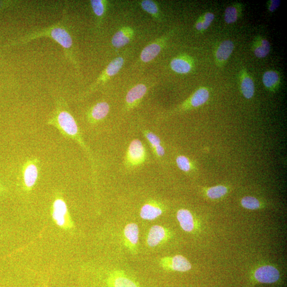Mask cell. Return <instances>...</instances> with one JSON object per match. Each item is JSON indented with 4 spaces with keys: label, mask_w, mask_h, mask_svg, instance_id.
Masks as SVG:
<instances>
[{
    "label": "cell",
    "mask_w": 287,
    "mask_h": 287,
    "mask_svg": "<svg viewBox=\"0 0 287 287\" xmlns=\"http://www.w3.org/2000/svg\"><path fill=\"white\" fill-rule=\"evenodd\" d=\"M49 38L58 43L64 50L66 58L79 70V66L74 52L73 40L67 27L61 23L52 25L47 28L27 34L14 41L11 46L24 45L41 38Z\"/></svg>",
    "instance_id": "1"
},
{
    "label": "cell",
    "mask_w": 287,
    "mask_h": 287,
    "mask_svg": "<svg viewBox=\"0 0 287 287\" xmlns=\"http://www.w3.org/2000/svg\"><path fill=\"white\" fill-rule=\"evenodd\" d=\"M48 123L55 125L62 132L76 140L79 145L86 150L81 137L80 136L78 125L73 116L67 110V105L62 102H58L56 110Z\"/></svg>",
    "instance_id": "2"
},
{
    "label": "cell",
    "mask_w": 287,
    "mask_h": 287,
    "mask_svg": "<svg viewBox=\"0 0 287 287\" xmlns=\"http://www.w3.org/2000/svg\"><path fill=\"white\" fill-rule=\"evenodd\" d=\"M210 97V91L209 89L206 87H200L196 89L195 92L181 105L178 106L173 110L168 112V115L183 113L198 108V107L207 103Z\"/></svg>",
    "instance_id": "3"
},
{
    "label": "cell",
    "mask_w": 287,
    "mask_h": 287,
    "mask_svg": "<svg viewBox=\"0 0 287 287\" xmlns=\"http://www.w3.org/2000/svg\"><path fill=\"white\" fill-rule=\"evenodd\" d=\"M175 32V30H172L148 45L140 53V61L143 64H147L154 60L165 48Z\"/></svg>",
    "instance_id": "4"
},
{
    "label": "cell",
    "mask_w": 287,
    "mask_h": 287,
    "mask_svg": "<svg viewBox=\"0 0 287 287\" xmlns=\"http://www.w3.org/2000/svg\"><path fill=\"white\" fill-rule=\"evenodd\" d=\"M147 159V150L142 142L138 139L132 140L125 156V165L129 168L136 167L145 163Z\"/></svg>",
    "instance_id": "5"
},
{
    "label": "cell",
    "mask_w": 287,
    "mask_h": 287,
    "mask_svg": "<svg viewBox=\"0 0 287 287\" xmlns=\"http://www.w3.org/2000/svg\"><path fill=\"white\" fill-rule=\"evenodd\" d=\"M124 64L123 57H118L113 59L106 67L101 74L98 77L85 93V96L92 93L99 86L105 83L111 77L117 74Z\"/></svg>",
    "instance_id": "6"
},
{
    "label": "cell",
    "mask_w": 287,
    "mask_h": 287,
    "mask_svg": "<svg viewBox=\"0 0 287 287\" xmlns=\"http://www.w3.org/2000/svg\"><path fill=\"white\" fill-rule=\"evenodd\" d=\"M52 218L57 225L63 229H70L73 226L67 205L65 201L61 198H57L54 201Z\"/></svg>",
    "instance_id": "7"
},
{
    "label": "cell",
    "mask_w": 287,
    "mask_h": 287,
    "mask_svg": "<svg viewBox=\"0 0 287 287\" xmlns=\"http://www.w3.org/2000/svg\"><path fill=\"white\" fill-rule=\"evenodd\" d=\"M170 68L175 73L185 75L192 73L195 68L194 59L186 54L179 55L170 62Z\"/></svg>",
    "instance_id": "8"
},
{
    "label": "cell",
    "mask_w": 287,
    "mask_h": 287,
    "mask_svg": "<svg viewBox=\"0 0 287 287\" xmlns=\"http://www.w3.org/2000/svg\"><path fill=\"white\" fill-rule=\"evenodd\" d=\"M148 91V86L139 84L133 86L127 93L125 98L124 110L129 111L135 107L145 96Z\"/></svg>",
    "instance_id": "9"
},
{
    "label": "cell",
    "mask_w": 287,
    "mask_h": 287,
    "mask_svg": "<svg viewBox=\"0 0 287 287\" xmlns=\"http://www.w3.org/2000/svg\"><path fill=\"white\" fill-rule=\"evenodd\" d=\"M234 49L235 44L230 40L220 43L214 55L215 64L218 67H223L226 64Z\"/></svg>",
    "instance_id": "10"
},
{
    "label": "cell",
    "mask_w": 287,
    "mask_h": 287,
    "mask_svg": "<svg viewBox=\"0 0 287 287\" xmlns=\"http://www.w3.org/2000/svg\"><path fill=\"white\" fill-rule=\"evenodd\" d=\"M255 279L259 282L272 283L280 278V273L277 269L271 265H265L257 269L255 274Z\"/></svg>",
    "instance_id": "11"
},
{
    "label": "cell",
    "mask_w": 287,
    "mask_h": 287,
    "mask_svg": "<svg viewBox=\"0 0 287 287\" xmlns=\"http://www.w3.org/2000/svg\"><path fill=\"white\" fill-rule=\"evenodd\" d=\"M239 79L242 95L247 100L252 99L255 94V84L246 69L243 68L240 71Z\"/></svg>",
    "instance_id": "12"
},
{
    "label": "cell",
    "mask_w": 287,
    "mask_h": 287,
    "mask_svg": "<svg viewBox=\"0 0 287 287\" xmlns=\"http://www.w3.org/2000/svg\"><path fill=\"white\" fill-rule=\"evenodd\" d=\"M163 266L169 267L178 272H186L191 270L192 265L187 259L182 255H176L173 258H164L161 260Z\"/></svg>",
    "instance_id": "13"
},
{
    "label": "cell",
    "mask_w": 287,
    "mask_h": 287,
    "mask_svg": "<svg viewBox=\"0 0 287 287\" xmlns=\"http://www.w3.org/2000/svg\"><path fill=\"white\" fill-rule=\"evenodd\" d=\"M134 34V31L130 27H123L113 36L111 40L112 46L116 49H120L126 46L133 39Z\"/></svg>",
    "instance_id": "14"
},
{
    "label": "cell",
    "mask_w": 287,
    "mask_h": 287,
    "mask_svg": "<svg viewBox=\"0 0 287 287\" xmlns=\"http://www.w3.org/2000/svg\"><path fill=\"white\" fill-rule=\"evenodd\" d=\"M110 110L109 103L106 102H98L89 110L87 114L88 119L91 123L100 122L106 117Z\"/></svg>",
    "instance_id": "15"
},
{
    "label": "cell",
    "mask_w": 287,
    "mask_h": 287,
    "mask_svg": "<svg viewBox=\"0 0 287 287\" xmlns=\"http://www.w3.org/2000/svg\"><path fill=\"white\" fill-rule=\"evenodd\" d=\"M39 177L38 167L35 163L30 161L24 168L23 181L27 190H31L38 181Z\"/></svg>",
    "instance_id": "16"
},
{
    "label": "cell",
    "mask_w": 287,
    "mask_h": 287,
    "mask_svg": "<svg viewBox=\"0 0 287 287\" xmlns=\"http://www.w3.org/2000/svg\"><path fill=\"white\" fill-rule=\"evenodd\" d=\"M252 50L256 58L258 59L265 58L270 52L271 45L267 40L261 36L257 35L253 40Z\"/></svg>",
    "instance_id": "17"
},
{
    "label": "cell",
    "mask_w": 287,
    "mask_h": 287,
    "mask_svg": "<svg viewBox=\"0 0 287 287\" xmlns=\"http://www.w3.org/2000/svg\"><path fill=\"white\" fill-rule=\"evenodd\" d=\"M262 82L267 91L275 93L280 86L281 82L280 74L275 70H267L263 75Z\"/></svg>",
    "instance_id": "18"
},
{
    "label": "cell",
    "mask_w": 287,
    "mask_h": 287,
    "mask_svg": "<svg viewBox=\"0 0 287 287\" xmlns=\"http://www.w3.org/2000/svg\"><path fill=\"white\" fill-rule=\"evenodd\" d=\"M163 209L157 202H151L142 206L140 217L145 220H153L163 213Z\"/></svg>",
    "instance_id": "19"
},
{
    "label": "cell",
    "mask_w": 287,
    "mask_h": 287,
    "mask_svg": "<svg viewBox=\"0 0 287 287\" xmlns=\"http://www.w3.org/2000/svg\"><path fill=\"white\" fill-rule=\"evenodd\" d=\"M166 237L167 232L164 227L158 225L154 226L150 229L147 238V243L150 247H156L163 241Z\"/></svg>",
    "instance_id": "20"
},
{
    "label": "cell",
    "mask_w": 287,
    "mask_h": 287,
    "mask_svg": "<svg viewBox=\"0 0 287 287\" xmlns=\"http://www.w3.org/2000/svg\"><path fill=\"white\" fill-rule=\"evenodd\" d=\"M124 235L127 246L131 249H135L139 239V229L136 224L131 223L125 226Z\"/></svg>",
    "instance_id": "21"
},
{
    "label": "cell",
    "mask_w": 287,
    "mask_h": 287,
    "mask_svg": "<svg viewBox=\"0 0 287 287\" xmlns=\"http://www.w3.org/2000/svg\"><path fill=\"white\" fill-rule=\"evenodd\" d=\"M243 5L239 3L228 6L224 14L225 22L227 24L235 23L243 14Z\"/></svg>",
    "instance_id": "22"
},
{
    "label": "cell",
    "mask_w": 287,
    "mask_h": 287,
    "mask_svg": "<svg viewBox=\"0 0 287 287\" xmlns=\"http://www.w3.org/2000/svg\"><path fill=\"white\" fill-rule=\"evenodd\" d=\"M177 218L184 231L191 232L194 229V218L190 211L186 209L179 210L177 214Z\"/></svg>",
    "instance_id": "23"
},
{
    "label": "cell",
    "mask_w": 287,
    "mask_h": 287,
    "mask_svg": "<svg viewBox=\"0 0 287 287\" xmlns=\"http://www.w3.org/2000/svg\"><path fill=\"white\" fill-rule=\"evenodd\" d=\"M107 4H108L107 2L105 0H91L90 1V4L98 26L101 25L105 15Z\"/></svg>",
    "instance_id": "24"
},
{
    "label": "cell",
    "mask_w": 287,
    "mask_h": 287,
    "mask_svg": "<svg viewBox=\"0 0 287 287\" xmlns=\"http://www.w3.org/2000/svg\"><path fill=\"white\" fill-rule=\"evenodd\" d=\"M176 162L178 168L185 173L191 174L196 170V167L192 161L185 156H178Z\"/></svg>",
    "instance_id": "25"
},
{
    "label": "cell",
    "mask_w": 287,
    "mask_h": 287,
    "mask_svg": "<svg viewBox=\"0 0 287 287\" xmlns=\"http://www.w3.org/2000/svg\"><path fill=\"white\" fill-rule=\"evenodd\" d=\"M206 196L212 200H218L226 196L228 192V188L225 185H218L206 188Z\"/></svg>",
    "instance_id": "26"
},
{
    "label": "cell",
    "mask_w": 287,
    "mask_h": 287,
    "mask_svg": "<svg viewBox=\"0 0 287 287\" xmlns=\"http://www.w3.org/2000/svg\"><path fill=\"white\" fill-rule=\"evenodd\" d=\"M140 5L144 11L151 15L156 20H160L159 8L156 2L151 1V0H144L141 2Z\"/></svg>",
    "instance_id": "27"
},
{
    "label": "cell",
    "mask_w": 287,
    "mask_h": 287,
    "mask_svg": "<svg viewBox=\"0 0 287 287\" xmlns=\"http://www.w3.org/2000/svg\"><path fill=\"white\" fill-rule=\"evenodd\" d=\"M242 206L246 209L254 210L261 207V203L255 197L245 196L241 200Z\"/></svg>",
    "instance_id": "28"
},
{
    "label": "cell",
    "mask_w": 287,
    "mask_h": 287,
    "mask_svg": "<svg viewBox=\"0 0 287 287\" xmlns=\"http://www.w3.org/2000/svg\"><path fill=\"white\" fill-rule=\"evenodd\" d=\"M143 134L150 143L152 150L161 145L162 142L161 139L154 132L145 130L143 131Z\"/></svg>",
    "instance_id": "29"
},
{
    "label": "cell",
    "mask_w": 287,
    "mask_h": 287,
    "mask_svg": "<svg viewBox=\"0 0 287 287\" xmlns=\"http://www.w3.org/2000/svg\"><path fill=\"white\" fill-rule=\"evenodd\" d=\"M113 284L114 287H138L128 278L123 276L115 277L113 281Z\"/></svg>",
    "instance_id": "30"
},
{
    "label": "cell",
    "mask_w": 287,
    "mask_h": 287,
    "mask_svg": "<svg viewBox=\"0 0 287 287\" xmlns=\"http://www.w3.org/2000/svg\"><path fill=\"white\" fill-rule=\"evenodd\" d=\"M203 26V32L207 30L215 19V15L211 12H206L201 15Z\"/></svg>",
    "instance_id": "31"
},
{
    "label": "cell",
    "mask_w": 287,
    "mask_h": 287,
    "mask_svg": "<svg viewBox=\"0 0 287 287\" xmlns=\"http://www.w3.org/2000/svg\"><path fill=\"white\" fill-rule=\"evenodd\" d=\"M281 4L280 0H269L267 2V9L269 13H273L279 7Z\"/></svg>",
    "instance_id": "32"
},
{
    "label": "cell",
    "mask_w": 287,
    "mask_h": 287,
    "mask_svg": "<svg viewBox=\"0 0 287 287\" xmlns=\"http://www.w3.org/2000/svg\"><path fill=\"white\" fill-rule=\"evenodd\" d=\"M155 155L159 159L163 158L165 155V149L162 145H160L153 150Z\"/></svg>",
    "instance_id": "33"
},
{
    "label": "cell",
    "mask_w": 287,
    "mask_h": 287,
    "mask_svg": "<svg viewBox=\"0 0 287 287\" xmlns=\"http://www.w3.org/2000/svg\"><path fill=\"white\" fill-rule=\"evenodd\" d=\"M195 29L197 32L200 33H203V26L201 16L199 18L198 20H197L195 25Z\"/></svg>",
    "instance_id": "34"
},
{
    "label": "cell",
    "mask_w": 287,
    "mask_h": 287,
    "mask_svg": "<svg viewBox=\"0 0 287 287\" xmlns=\"http://www.w3.org/2000/svg\"><path fill=\"white\" fill-rule=\"evenodd\" d=\"M2 190H3V187H2V185H0V192H1L2 191Z\"/></svg>",
    "instance_id": "35"
}]
</instances>
